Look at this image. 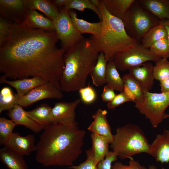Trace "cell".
Listing matches in <instances>:
<instances>
[{"instance_id":"cell-44","label":"cell","mask_w":169,"mask_h":169,"mask_svg":"<svg viewBox=\"0 0 169 169\" xmlns=\"http://www.w3.org/2000/svg\"><path fill=\"white\" fill-rule=\"evenodd\" d=\"M68 0H51L52 2L56 6L59 7L61 8L64 7L67 4Z\"/></svg>"},{"instance_id":"cell-41","label":"cell","mask_w":169,"mask_h":169,"mask_svg":"<svg viewBox=\"0 0 169 169\" xmlns=\"http://www.w3.org/2000/svg\"><path fill=\"white\" fill-rule=\"evenodd\" d=\"M11 24L1 17H0V46L3 43L7 37Z\"/></svg>"},{"instance_id":"cell-6","label":"cell","mask_w":169,"mask_h":169,"mask_svg":"<svg viewBox=\"0 0 169 169\" xmlns=\"http://www.w3.org/2000/svg\"><path fill=\"white\" fill-rule=\"evenodd\" d=\"M128 34L138 42L160 20L143 9L135 0L122 20Z\"/></svg>"},{"instance_id":"cell-1","label":"cell","mask_w":169,"mask_h":169,"mask_svg":"<svg viewBox=\"0 0 169 169\" xmlns=\"http://www.w3.org/2000/svg\"><path fill=\"white\" fill-rule=\"evenodd\" d=\"M59 40L55 31L11 24L0 46V77L16 80L39 76L60 90L66 51L57 46Z\"/></svg>"},{"instance_id":"cell-25","label":"cell","mask_w":169,"mask_h":169,"mask_svg":"<svg viewBox=\"0 0 169 169\" xmlns=\"http://www.w3.org/2000/svg\"><path fill=\"white\" fill-rule=\"evenodd\" d=\"M135 0H102L112 16L122 20Z\"/></svg>"},{"instance_id":"cell-45","label":"cell","mask_w":169,"mask_h":169,"mask_svg":"<svg viewBox=\"0 0 169 169\" xmlns=\"http://www.w3.org/2000/svg\"><path fill=\"white\" fill-rule=\"evenodd\" d=\"M160 22L166 28L167 32V38L169 44V20H161Z\"/></svg>"},{"instance_id":"cell-7","label":"cell","mask_w":169,"mask_h":169,"mask_svg":"<svg viewBox=\"0 0 169 169\" xmlns=\"http://www.w3.org/2000/svg\"><path fill=\"white\" fill-rule=\"evenodd\" d=\"M134 103L135 107L149 120L153 128H157L169 117L165 112L169 106V92L153 93L145 90L143 101Z\"/></svg>"},{"instance_id":"cell-26","label":"cell","mask_w":169,"mask_h":169,"mask_svg":"<svg viewBox=\"0 0 169 169\" xmlns=\"http://www.w3.org/2000/svg\"><path fill=\"white\" fill-rule=\"evenodd\" d=\"M107 63L104 54L100 52L97 63L90 74L93 83L96 86H100L106 83Z\"/></svg>"},{"instance_id":"cell-42","label":"cell","mask_w":169,"mask_h":169,"mask_svg":"<svg viewBox=\"0 0 169 169\" xmlns=\"http://www.w3.org/2000/svg\"><path fill=\"white\" fill-rule=\"evenodd\" d=\"M116 95L114 90L107 84L104 87L101 96L104 102L108 103L113 100Z\"/></svg>"},{"instance_id":"cell-9","label":"cell","mask_w":169,"mask_h":169,"mask_svg":"<svg viewBox=\"0 0 169 169\" xmlns=\"http://www.w3.org/2000/svg\"><path fill=\"white\" fill-rule=\"evenodd\" d=\"M59 10V14L54 21V30L60 41L61 48L66 51L84 37L72 22L69 10L64 7Z\"/></svg>"},{"instance_id":"cell-39","label":"cell","mask_w":169,"mask_h":169,"mask_svg":"<svg viewBox=\"0 0 169 169\" xmlns=\"http://www.w3.org/2000/svg\"><path fill=\"white\" fill-rule=\"evenodd\" d=\"M129 101L132 102V101L123 91L116 94L113 100L107 103L106 106L109 109L114 110L120 105Z\"/></svg>"},{"instance_id":"cell-22","label":"cell","mask_w":169,"mask_h":169,"mask_svg":"<svg viewBox=\"0 0 169 169\" xmlns=\"http://www.w3.org/2000/svg\"><path fill=\"white\" fill-rule=\"evenodd\" d=\"M52 108L49 105L42 104L33 110L26 111L27 114L41 126L43 130L52 124Z\"/></svg>"},{"instance_id":"cell-11","label":"cell","mask_w":169,"mask_h":169,"mask_svg":"<svg viewBox=\"0 0 169 169\" xmlns=\"http://www.w3.org/2000/svg\"><path fill=\"white\" fill-rule=\"evenodd\" d=\"M28 9L24 0H0V16L10 24H20L24 20Z\"/></svg>"},{"instance_id":"cell-10","label":"cell","mask_w":169,"mask_h":169,"mask_svg":"<svg viewBox=\"0 0 169 169\" xmlns=\"http://www.w3.org/2000/svg\"><path fill=\"white\" fill-rule=\"evenodd\" d=\"M63 97L62 91L60 89L48 82L35 88L21 98L17 104L26 107L40 100L47 99L60 100Z\"/></svg>"},{"instance_id":"cell-19","label":"cell","mask_w":169,"mask_h":169,"mask_svg":"<svg viewBox=\"0 0 169 169\" xmlns=\"http://www.w3.org/2000/svg\"><path fill=\"white\" fill-rule=\"evenodd\" d=\"M26 111L22 106L16 104L13 108L8 110L7 115L17 125L24 126L35 133L44 130L27 114Z\"/></svg>"},{"instance_id":"cell-5","label":"cell","mask_w":169,"mask_h":169,"mask_svg":"<svg viewBox=\"0 0 169 169\" xmlns=\"http://www.w3.org/2000/svg\"><path fill=\"white\" fill-rule=\"evenodd\" d=\"M110 145L112 151L121 159H130L142 153L151 154L150 144L144 131L133 123L118 127Z\"/></svg>"},{"instance_id":"cell-24","label":"cell","mask_w":169,"mask_h":169,"mask_svg":"<svg viewBox=\"0 0 169 169\" xmlns=\"http://www.w3.org/2000/svg\"><path fill=\"white\" fill-rule=\"evenodd\" d=\"M23 156L5 147L0 149V161L9 169H27Z\"/></svg>"},{"instance_id":"cell-46","label":"cell","mask_w":169,"mask_h":169,"mask_svg":"<svg viewBox=\"0 0 169 169\" xmlns=\"http://www.w3.org/2000/svg\"><path fill=\"white\" fill-rule=\"evenodd\" d=\"M91 3L97 9L100 10V0H90Z\"/></svg>"},{"instance_id":"cell-38","label":"cell","mask_w":169,"mask_h":169,"mask_svg":"<svg viewBox=\"0 0 169 169\" xmlns=\"http://www.w3.org/2000/svg\"><path fill=\"white\" fill-rule=\"evenodd\" d=\"M129 159L128 165H124L120 162H116L112 166L111 169H148L133 157Z\"/></svg>"},{"instance_id":"cell-47","label":"cell","mask_w":169,"mask_h":169,"mask_svg":"<svg viewBox=\"0 0 169 169\" xmlns=\"http://www.w3.org/2000/svg\"><path fill=\"white\" fill-rule=\"evenodd\" d=\"M148 169H157L156 166L154 165H150Z\"/></svg>"},{"instance_id":"cell-16","label":"cell","mask_w":169,"mask_h":169,"mask_svg":"<svg viewBox=\"0 0 169 169\" xmlns=\"http://www.w3.org/2000/svg\"><path fill=\"white\" fill-rule=\"evenodd\" d=\"M48 82L44 78L39 76H35L13 80L0 78V83L6 84L14 88L20 98L35 88Z\"/></svg>"},{"instance_id":"cell-14","label":"cell","mask_w":169,"mask_h":169,"mask_svg":"<svg viewBox=\"0 0 169 169\" xmlns=\"http://www.w3.org/2000/svg\"><path fill=\"white\" fill-rule=\"evenodd\" d=\"M150 155L157 162H169V130L164 129L162 134L157 135L150 144Z\"/></svg>"},{"instance_id":"cell-36","label":"cell","mask_w":169,"mask_h":169,"mask_svg":"<svg viewBox=\"0 0 169 169\" xmlns=\"http://www.w3.org/2000/svg\"><path fill=\"white\" fill-rule=\"evenodd\" d=\"M79 91L81 101L85 104H91L97 99V94L96 91L90 85L80 88Z\"/></svg>"},{"instance_id":"cell-4","label":"cell","mask_w":169,"mask_h":169,"mask_svg":"<svg viewBox=\"0 0 169 169\" xmlns=\"http://www.w3.org/2000/svg\"><path fill=\"white\" fill-rule=\"evenodd\" d=\"M102 15L101 31L90 39L99 52L102 53L107 62L112 61L114 56L139 44L127 33L122 20L111 15L100 0Z\"/></svg>"},{"instance_id":"cell-28","label":"cell","mask_w":169,"mask_h":169,"mask_svg":"<svg viewBox=\"0 0 169 169\" xmlns=\"http://www.w3.org/2000/svg\"><path fill=\"white\" fill-rule=\"evenodd\" d=\"M166 28L160 22L150 29L141 40V44L144 48L148 49L155 42L167 37Z\"/></svg>"},{"instance_id":"cell-37","label":"cell","mask_w":169,"mask_h":169,"mask_svg":"<svg viewBox=\"0 0 169 169\" xmlns=\"http://www.w3.org/2000/svg\"><path fill=\"white\" fill-rule=\"evenodd\" d=\"M86 159L77 166L73 165L68 168L71 169H97V164L95 160L93 151L91 148L85 151Z\"/></svg>"},{"instance_id":"cell-31","label":"cell","mask_w":169,"mask_h":169,"mask_svg":"<svg viewBox=\"0 0 169 169\" xmlns=\"http://www.w3.org/2000/svg\"><path fill=\"white\" fill-rule=\"evenodd\" d=\"M122 78L124 84L134 95L135 98L134 102H142L145 90L142 85L129 74H125Z\"/></svg>"},{"instance_id":"cell-13","label":"cell","mask_w":169,"mask_h":169,"mask_svg":"<svg viewBox=\"0 0 169 169\" xmlns=\"http://www.w3.org/2000/svg\"><path fill=\"white\" fill-rule=\"evenodd\" d=\"M81 101L80 99H78L70 102L62 101L55 103L52 110V124L76 122V109Z\"/></svg>"},{"instance_id":"cell-12","label":"cell","mask_w":169,"mask_h":169,"mask_svg":"<svg viewBox=\"0 0 169 169\" xmlns=\"http://www.w3.org/2000/svg\"><path fill=\"white\" fill-rule=\"evenodd\" d=\"M35 141L34 136L32 134L22 136L18 133L14 132L8 141L3 146L23 156H28L32 152L36 151V145Z\"/></svg>"},{"instance_id":"cell-3","label":"cell","mask_w":169,"mask_h":169,"mask_svg":"<svg viewBox=\"0 0 169 169\" xmlns=\"http://www.w3.org/2000/svg\"><path fill=\"white\" fill-rule=\"evenodd\" d=\"M99 54L90 39L84 37L67 50L64 56V68L60 81V90L73 92L85 86Z\"/></svg>"},{"instance_id":"cell-18","label":"cell","mask_w":169,"mask_h":169,"mask_svg":"<svg viewBox=\"0 0 169 169\" xmlns=\"http://www.w3.org/2000/svg\"><path fill=\"white\" fill-rule=\"evenodd\" d=\"M22 23L31 28L55 31L54 21L35 10L28 9L25 19Z\"/></svg>"},{"instance_id":"cell-43","label":"cell","mask_w":169,"mask_h":169,"mask_svg":"<svg viewBox=\"0 0 169 169\" xmlns=\"http://www.w3.org/2000/svg\"><path fill=\"white\" fill-rule=\"evenodd\" d=\"M162 93L169 92V78L160 82Z\"/></svg>"},{"instance_id":"cell-35","label":"cell","mask_w":169,"mask_h":169,"mask_svg":"<svg viewBox=\"0 0 169 169\" xmlns=\"http://www.w3.org/2000/svg\"><path fill=\"white\" fill-rule=\"evenodd\" d=\"M148 49L161 58L167 59L169 57V44L167 37L155 42Z\"/></svg>"},{"instance_id":"cell-30","label":"cell","mask_w":169,"mask_h":169,"mask_svg":"<svg viewBox=\"0 0 169 169\" xmlns=\"http://www.w3.org/2000/svg\"><path fill=\"white\" fill-rule=\"evenodd\" d=\"M20 98L18 94L14 93L9 87L2 88L0 91V113L13 108Z\"/></svg>"},{"instance_id":"cell-20","label":"cell","mask_w":169,"mask_h":169,"mask_svg":"<svg viewBox=\"0 0 169 169\" xmlns=\"http://www.w3.org/2000/svg\"><path fill=\"white\" fill-rule=\"evenodd\" d=\"M140 5L160 21L169 20V0H138Z\"/></svg>"},{"instance_id":"cell-34","label":"cell","mask_w":169,"mask_h":169,"mask_svg":"<svg viewBox=\"0 0 169 169\" xmlns=\"http://www.w3.org/2000/svg\"><path fill=\"white\" fill-rule=\"evenodd\" d=\"M154 79L160 82L169 78V62L167 59L161 58L154 66Z\"/></svg>"},{"instance_id":"cell-27","label":"cell","mask_w":169,"mask_h":169,"mask_svg":"<svg viewBox=\"0 0 169 169\" xmlns=\"http://www.w3.org/2000/svg\"><path fill=\"white\" fill-rule=\"evenodd\" d=\"M91 138L92 146L91 148L93 152L96 163L98 165L103 160L109 151L108 141L102 136L93 133H91Z\"/></svg>"},{"instance_id":"cell-32","label":"cell","mask_w":169,"mask_h":169,"mask_svg":"<svg viewBox=\"0 0 169 169\" xmlns=\"http://www.w3.org/2000/svg\"><path fill=\"white\" fill-rule=\"evenodd\" d=\"M69 10L75 9L81 12L86 9L92 10L98 16L100 21L102 20V15L100 10L96 8L90 0H68L64 7Z\"/></svg>"},{"instance_id":"cell-15","label":"cell","mask_w":169,"mask_h":169,"mask_svg":"<svg viewBox=\"0 0 169 169\" xmlns=\"http://www.w3.org/2000/svg\"><path fill=\"white\" fill-rule=\"evenodd\" d=\"M107 112L105 110L98 109L92 116L93 121L87 128L88 130L106 138L110 144L112 142V135L107 118Z\"/></svg>"},{"instance_id":"cell-8","label":"cell","mask_w":169,"mask_h":169,"mask_svg":"<svg viewBox=\"0 0 169 169\" xmlns=\"http://www.w3.org/2000/svg\"><path fill=\"white\" fill-rule=\"evenodd\" d=\"M161 58L139 43L128 49L117 54L112 61L117 69L124 71L147 61L156 62Z\"/></svg>"},{"instance_id":"cell-17","label":"cell","mask_w":169,"mask_h":169,"mask_svg":"<svg viewBox=\"0 0 169 169\" xmlns=\"http://www.w3.org/2000/svg\"><path fill=\"white\" fill-rule=\"evenodd\" d=\"M153 68L152 64L148 62L131 69L129 74L140 83L145 90L149 91L154 83Z\"/></svg>"},{"instance_id":"cell-2","label":"cell","mask_w":169,"mask_h":169,"mask_svg":"<svg viewBox=\"0 0 169 169\" xmlns=\"http://www.w3.org/2000/svg\"><path fill=\"white\" fill-rule=\"evenodd\" d=\"M44 130L36 144V161L44 166L73 165L82 153L85 131L76 121L52 124Z\"/></svg>"},{"instance_id":"cell-29","label":"cell","mask_w":169,"mask_h":169,"mask_svg":"<svg viewBox=\"0 0 169 169\" xmlns=\"http://www.w3.org/2000/svg\"><path fill=\"white\" fill-rule=\"evenodd\" d=\"M106 83L114 90L123 91L124 83L113 61L107 63L106 74Z\"/></svg>"},{"instance_id":"cell-21","label":"cell","mask_w":169,"mask_h":169,"mask_svg":"<svg viewBox=\"0 0 169 169\" xmlns=\"http://www.w3.org/2000/svg\"><path fill=\"white\" fill-rule=\"evenodd\" d=\"M24 2L28 9L38 10L53 21L59 14V9L51 0H24Z\"/></svg>"},{"instance_id":"cell-40","label":"cell","mask_w":169,"mask_h":169,"mask_svg":"<svg viewBox=\"0 0 169 169\" xmlns=\"http://www.w3.org/2000/svg\"><path fill=\"white\" fill-rule=\"evenodd\" d=\"M118 157L115 152L109 151L105 159L98 163L97 169H111L112 163L116 161Z\"/></svg>"},{"instance_id":"cell-23","label":"cell","mask_w":169,"mask_h":169,"mask_svg":"<svg viewBox=\"0 0 169 169\" xmlns=\"http://www.w3.org/2000/svg\"><path fill=\"white\" fill-rule=\"evenodd\" d=\"M69 12L72 22L81 34L89 33L92 36L100 34L102 28L101 21L97 23L90 22L78 18L76 13L73 9L69 10Z\"/></svg>"},{"instance_id":"cell-33","label":"cell","mask_w":169,"mask_h":169,"mask_svg":"<svg viewBox=\"0 0 169 169\" xmlns=\"http://www.w3.org/2000/svg\"><path fill=\"white\" fill-rule=\"evenodd\" d=\"M17 125L12 120L4 117L0 118V144L3 145L11 137Z\"/></svg>"}]
</instances>
